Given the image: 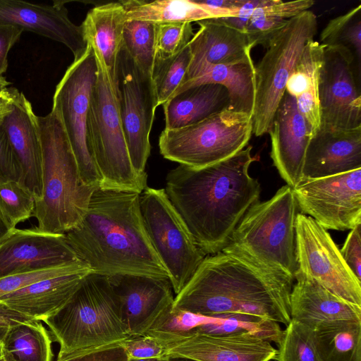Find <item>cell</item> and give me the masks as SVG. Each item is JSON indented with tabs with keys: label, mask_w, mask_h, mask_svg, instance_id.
I'll return each instance as SVG.
<instances>
[{
	"label": "cell",
	"mask_w": 361,
	"mask_h": 361,
	"mask_svg": "<svg viewBox=\"0 0 361 361\" xmlns=\"http://www.w3.org/2000/svg\"><path fill=\"white\" fill-rule=\"evenodd\" d=\"M252 146L219 163L192 169L179 164L166 177L165 192L206 255L227 245L236 226L259 201L258 180L249 173Z\"/></svg>",
	"instance_id": "6da1fadb"
},
{
	"label": "cell",
	"mask_w": 361,
	"mask_h": 361,
	"mask_svg": "<svg viewBox=\"0 0 361 361\" xmlns=\"http://www.w3.org/2000/svg\"><path fill=\"white\" fill-rule=\"evenodd\" d=\"M140 194L97 188L87 211L65 238L92 273L169 279L142 219Z\"/></svg>",
	"instance_id": "7a4b0ae2"
},
{
	"label": "cell",
	"mask_w": 361,
	"mask_h": 361,
	"mask_svg": "<svg viewBox=\"0 0 361 361\" xmlns=\"http://www.w3.org/2000/svg\"><path fill=\"white\" fill-rule=\"evenodd\" d=\"M293 285V281L221 251L205 257L175 297L173 310L213 319L247 315L287 326Z\"/></svg>",
	"instance_id": "3957f363"
},
{
	"label": "cell",
	"mask_w": 361,
	"mask_h": 361,
	"mask_svg": "<svg viewBox=\"0 0 361 361\" xmlns=\"http://www.w3.org/2000/svg\"><path fill=\"white\" fill-rule=\"evenodd\" d=\"M36 118L42 146V193L35 200L32 216L39 231L65 235L80 223L97 188L82 181L56 111Z\"/></svg>",
	"instance_id": "277c9868"
},
{
	"label": "cell",
	"mask_w": 361,
	"mask_h": 361,
	"mask_svg": "<svg viewBox=\"0 0 361 361\" xmlns=\"http://www.w3.org/2000/svg\"><path fill=\"white\" fill-rule=\"evenodd\" d=\"M298 210L293 189L282 186L271 199L247 209L222 251L294 282Z\"/></svg>",
	"instance_id": "5b68a950"
},
{
	"label": "cell",
	"mask_w": 361,
	"mask_h": 361,
	"mask_svg": "<svg viewBox=\"0 0 361 361\" xmlns=\"http://www.w3.org/2000/svg\"><path fill=\"white\" fill-rule=\"evenodd\" d=\"M43 322L59 343L57 360L128 337L121 302L109 276L92 272L68 301Z\"/></svg>",
	"instance_id": "8992f818"
},
{
	"label": "cell",
	"mask_w": 361,
	"mask_h": 361,
	"mask_svg": "<svg viewBox=\"0 0 361 361\" xmlns=\"http://www.w3.org/2000/svg\"><path fill=\"white\" fill-rule=\"evenodd\" d=\"M97 71L87 120L90 142L102 178L99 188L141 194L147 176L133 169L119 113L115 84L94 49Z\"/></svg>",
	"instance_id": "52a82bcc"
},
{
	"label": "cell",
	"mask_w": 361,
	"mask_h": 361,
	"mask_svg": "<svg viewBox=\"0 0 361 361\" xmlns=\"http://www.w3.org/2000/svg\"><path fill=\"white\" fill-rule=\"evenodd\" d=\"M252 132L251 116L226 107L190 126L164 128L159 147L165 159L198 169L237 154L247 146Z\"/></svg>",
	"instance_id": "ba28073f"
},
{
	"label": "cell",
	"mask_w": 361,
	"mask_h": 361,
	"mask_svg": "<svg viewBox=\"0 0 361 361\" xmlns=\"http://www.w3.org/2000/svg\"><path fill=\"white\" fill-rule=\"evenodd\" d=\"M317 30V16L311 11L292 18L269 41L265 54L255 66L252 133L255 136H262L270 130L288 77L306 44L314 39Z\"/></svg>",
	"instance_id": "9c48e42d"
},
{
	"label": "cell",
	"mask_w": 361,
	"mask_h": 361,
	"mask_svg": "<svg viewBox=\"0 0 361 361\" xmlns=\"http://www.w3.org/2000/svg\"><path fill=\"white\" fill-rule=\"evenodd\" d=\"M140 207L146 232L178 295L207 256L197 245L164 188L147 187Z\"/></svg>",
	"instance_id": "30bf717a"
},
{
	"label": "cell",
	"mask_w": 361,
	"mask_h": 361,
	"mask_svg": "<svg viewBox=\"0 0 361 361\" xmlns=\"http://www.w3.org/2000/svg\"><path fill=\"white\" fill-rule=\"evenodd\" d=\"M97 64L92 47L74 59L56 87L52 109L58 113L76 159L80 177L87 186L99 188L102 178L90 142L87 120Z\"/></svg>",
	"instance_id": "8fae6325"
},
{
	"label": "cell",
	"mask_w": 361,
	"mask_h": 361,
	"mask_svg": "<svg viewBox=\"0 0 361 361\" xmlns=\"http://www.w3.org/2000/svg\"><path fill=\"white\" fill-rule=\"evenodd\" d=\"M115 87L132 165L137 174L147 176L157 102L152 77L140 69L123 47L116 61Z\"/></svg>",
	"instance_id": "7c38bea8"
},
{
	"label": "cell",
	"mask_w": 361,
	"mask_h": 361,
	"mask_svg": "<svg viewBox=\"0 0 361 361\" xmlns=\"http://www.w3.org/2000/svg\"><path fill=\"white\" fill-rule=\"evenodd\" d=\"M297 271L345 300L361 306V281L345 262L329 233L312 217L295 219Z\"/></svg>",
	"instance_id": "4fadbf2b"
},
{
	"label": "cell",
	"mask_w": 361,
	"mask_h": 361,
	"mask_svg": "<svg viewBox=\"0 0 361 361\" xmlns=\"http://www.w3.org/2000/svg\"><path fill=\"white\" fill-rule=\"evenodd\" d=\"M293 192L300 213L326 230H352L361 225V169L303 180Z\"/></svg>",
	"instance_id": "5bb4252c"
},
{
	"label": "cell",
	"mask_w": 361,
	"mask_h": 361,
	"mask_svg": "<svg viewBox=\"0 0 361 361\" xmlns=\"http://www.w3.org/2000/svg\"><path fill=\"white\" fill-rule=\"evenodd\" d=\"M353 53L341 46L324 47L319 85L320 130L361 128V96L356 84Z\"/></svg>",
	"instance_id": "9a60e30c"
},
{
	"label": "cell",
	"mask_w": 361,
	"mask_h": 361,
	"mask_svg": "<svg viewBox=\"0 0 361 361\" xmlns=\"http://www.w3.org/2000/svg\"><path fill=\"white\" fill-rule=\"evenodd\" d=\"M109 278L119 298L128 337L158 329L168 319L175 298L169 279L136 275Z\"/></svg>",
	"instance_id": "2e32d148"
},
{
	"label": "cell",
	"mask_w": 361,
	"mask_h": 361,
	"mask_svg": "<svg viewBox=\"0 0 361 361\" xmlns=\"http://www.w3.org/2000/svg\"><path fill=\"white\" fill-rule=\"evenodd\" d=\"M80 260L65 235L32 228L10 230L0 239V278Z\"/></svg>",
	"instance_id": "e0dca14e"
},
{
	"label": "cell",
	"mask_w": 361,
	"mask_h": 361,
	"mask_svg": "<svg viewBox=\"0 0 361 361\" xmlns=\"http://www.w3.org/2000/svg\"><path fill=\"white\" fill-rule=\"evenodd\" d=\"M66 1L53 4H32L19 0H0V24L13 25L66 45L74 59L80 58L87 44L81 25L68 18Z\"/></svg>",
	"instance_id": "ac0fdd59"
},
{
	"label": "cell",
	"mask_w": 361,
	"mask_h": 361,
	"mask_svg": "<svg viewBox=\"0 0 361 361\" xmlns=\"http://www.w3.org/2000/svg\"><path fill=\"white\" fill-rule=\"evenodd\" d=\"M277 352L269 341L247 331L214 334L194 326L167 355L198 361H270Z\"/></svg>",
	"instance_id": "d6986e66"
},
{
	"label": "cell",
	"mask_w": 361,
	"mask_h": 361,
	"mask_svg": "<svg viewBox=\"0 0 361 361\" xmlns=\"http://www.w3.org/2000/svg\"><path fill=\"white\" fill-rule=\"evenodd\" d=\"M268 133L273 164L286 185L293 189L302 181L305 157L311 136L295 99L286 92Z\"/></svg>",
	"instance_id": "ffe728a7"
},
{
	"label": "cell",
	"mask_w": 361,
	"mask_h": 361,
	"mask_svg": "<svg viewBox=\"0 0 361 361\" xmlns=\"http://www.w3.org/2000/svg\"><path fill=\"white\" fill-rule=\"evenodd\" d=\"M361 169V128L348 130L319 129L305 154L302 180Z\"/></svg>",
	"instance_id": "44dd1931"
},
{
	"label": "cell",
	"mask_w": 361,
	"mask_h": 361,
	"mask_svg": "<svg viewBox=\"0 0 361 361\" xmlns=\"http://www.w3.org/2000/svg\"><path fill=\"white\" fill-rule=\"evenodd\" d=\"M36 117L31 103L20 92L13 111L2 123L22 171L20 183L35 200L42 193V146Z\"/></svg>",
	"instance_id": "7402d4cb"
},
{
	"label": "cell",
	"mask_w": 361,
	"mask_h": 361,
	"mask_svg": "<svg viewBox=\"0 0 361 361\" xmlns=\"http://www.w3.org/2000/svg\"><path fill=\"white\" fill-rule=\"evenodd\" d=\"M290 297L291 319L312 330L336 321H361V306L350 303L296 271Z\"/></svg>",
	"instance_id": "603a6c76"
},
{
	"label": "cell",
	"mask_w": 361,
	"mask_h": 361,
	"mask_svg": "<svg viewBox=\"0 0 361 361\" xmlns=\"http://www.w3.org/2000/svg\"><path fill=\"white\" fill-rule=\"evenodd\" d=\"M196 23L199 29L188 44L192 59L185 80L204 63H231L250 54L252 48L246 34L221 18L204 19Z\"/></svg>",
	"instance_id": "cb8c5ba5"
},
{
	"label": "cell",
	"mask_w": 361,
	"mask_h": 361,
	"mask_svg": "<svg viewBox=\"0 0 361 361\" xmlns=\"http://www.w3.org/2000/svg\"><path fill=\"white\" fill-rule=\"evenodd\" d=\"M255 66L251 54L231 63H204L190 78L177 89L171 97L195 86L218 84L227 90L228 108L252 117L256 90Z\"/></svg>",
	"instance_id": "d4e9b609"
},
{
	"label": "cell",
	"mask_w": 361,
	"mask_h": 361,
	"mask_svg": "<svg viewBox=\"0 0 361 361\" xmlns=\"http://www.w3.org/2000/svg\"><path fill=\"white\" fill-rule=\"evenodd\" d=\"M92 272L88 269L44 279L6 294L0 301L34 320L44 321L68 301Z\"/></svg>",
	"instance_id": "484cf974"
},
{
	"label": "cell",
	"mask_w": 361,
	"mask_h": 361,
	"mask_svg": "<svg viewBox=\"0 0 361 361\" xmlns=\"http://www.w3.org/2000/svg\"><path fill=\"white\" fill-rule=\"evenodd\" d=\"M324 46L311 40L304 47L286 85V92L295 99L305 119L311 137L320 126L319 85Z\"/></svg>",
	"instance_id": "4316f807"
},
{
	"label": "cell",
	"mask_w": 361,
	"mask_h": 361,
	"mask_svg": "<svg viewBox=\"0 0 361 361\" xmlns=\"http://www.w3.org/2000/svg\"><path fill=\"white\" fill-rule=\"evenodd\" d=\"M127 17L120 2L95 6L80 25L87 44L102 58L115 84L118 55L123 47V28Z\"/></svg>",
	"instance_id": "83f0119b"
},
{
	"label": "cell",
	"mask_w": 361,
	"mask_h": 361,
	"mask_svg": "<svg viewBox=\"0 0 361 361\" xmlns=\"http://www.w3.org/2000/svg\"><path fill=\"white\" fill-rule=\"evenodd\" d=\"M228 106V94L218 84L185 90L163 104L165 129H177L200 121Z\"/></svg>",
	"instance_id": "f1b7e54d"
},
{
	"label": "cell",
	"mask_w": 361,
	"mask_h": 361,
	"mask_svg": "<svg viewBox=\"0 0 361 361\" xmlns=\"http://www.w3.org/2000/svg\"><path fill=\"white\" fill-rule=\"evenodd\" d=\"M127 20H140L154 23H197L200 20L226 17L196 0H157L152 2L139 0L120 1Z\"/></svg>",
	"instance_id": "f546056e"
},
{
	"label": "cell",
	"mask_w": 361,
	"mask_h": 361,
	"mask_svg": "<svg viewBox=\"0 0 361 361\" xmlns=\"http://www.w3.org/2000/svg\"><path fill=\"white\" fill-rule=\"evenodd\" d=\"M51 338L39 321L9 326L1 342L4 361H52Z\"/></svg>",
	"instance_id": "4dcf8cb0"
},
{
	"label": "cell",
	"mask_w": 361,
	"mask_h": 361,
	"mask_svg": "<svg viewBox=\"0 0 361 361\" xmlns=\"http://www.w3.org/2000/svg\"><path fill=\"white\" fill-rule=\"evenodd\" d=\"M314 1L296 0H262L254 11L247 24L245 34L251 48L257 45L267 47L269 41L292 18L309 10Z\"/></svg>",
	"instance_id": "1f68e13d"
},
{
	"label": "cell",
	"mask_w": 361,
	"mask_h": 361,
	"mask_svg": "<svg viewBox=\"0 0 361 361\" xmlns=\"http://www.w3.org/2000/svg\"><path fill=\"white\" fill-rule=\"evenodd\" d=\"M322 361H361V321H336L314 330Z\"/></svg>",
	"instance_id": "d6a6232c"
},
{
	"label": "cell",
	"mask_w": 361,
	"mask_h": 361,
	"mask_svg": "<svg viewBox=\"0 0 361 361\" xmlns=\"http://www.w3.org/2000/svg\"><path fill=\"white\" fill-rule=\"evenodd\" d=\"M191 59L188 44L171 57L155 59L152 81L157 106L165 104L185 81Z\"/></svg>",
	"instance_id": "836d02e7"
},
{
	"label": "cell",
	"mask_w": 361,
	"mask_h": 361,
	"mask_svg": "<svg viewBox=\"0 0 361 361\" xmlns=\"http://www.w3.org/2000/svg\"><path fill=\"white\" fill-rule=\"evenodd\" d=\"M123 47L140 69L152 77L155 60V23L128 20L123 28Z\"/></svg>",
	"instance_id": "e575fe53"
},
{
	"label": "cell",
	"mask_w": 361,
	"mask_h": 361,
	"mask_svg": "<svg viewBox=\"0 0 361 361\" xmlns=\"http://www.w3.org/2000/svg\"><path fill=\"white\" fill-rule=\"evenodd\" d=\"M324 47L341 46L349 49L357 58L361 57V5L330 20L319 36Z\"/></svg>",
	"instance_id": "d590c367"
},
{
	"label": "cell",
	"mask_w": 361,
	"mask_h": 361,
	"mask_svg": "<svg viewBox=\"0 0 361 361\" xmlns=\"http://www.w3.org/2000/svg\"><path fill=\"white\" fill-rule=\"evenodd\" d=\"M277 350V361H322L318 353L314 331L291 319L283 331Z\"/></svg>",
	"instance_id": "8d00e7d4"
},
{
	"label": "cell",
	"mask_w": 361,
	"mask_h": 361,
	"mask_svg": "<svg viewBox=\"0 0 361 361\" xmlns=\"http://www.w3.org/2000/svg\"><path fill=\"white\" fill-rule=\"evenodd\" d=\"M35 204L33 195L20 182L0 184V214L11 229L32 216Z\"/></svg>",
	"instance_id": "74e56055"
},
{
	"label": "cell",
	"mask_w": 361,
	"mask_h": 361,
	"mask_svg": "<svg viewBox=\"0 0 361 361\" xmlns=\"http://www.w3.org/2000/svg\"><path fill=\"white\" fill-rule=\"evenodd\" d=\"M194 35L191 23L155 24V59L171 57L186 47Z\"/></svg>",
	"instance_id": "f35d334b"
},
{
	"label": "cell",
	"mask_w": 361,
	"mask_h": 361,
	"mask_svg": "<svg viewBox=\"0 0 361 361\" xmlns=\"http://www.w3.org/2000/svg\"><path fill=\"white\" fill-rule=\"evenodd\" d=\"M88 269L91 270L85 262L78 261L48 269L4 276L0 278V298L44 279Z\"/></svg>",
	"instance_id": "ab89813d"
},
{
	"label": "cell",
	"mask_w": 361,
	"mask_h": 361,
	"mask_svg": "<svg viewBox=\"0 0 361 361\" xmlns=\"http://www.w3.org/2000/svg\"><path fill=\"white\" fill-rule=\"evenodd\" d=\"M128 357L153 358L168 356L169 345L159 337L146 334L140 336H129L121 341Z\"/></svg>",
	"instance_id": "60d3db41"
},
{
	"label": "cell",
	"mask_w": 361,
	"mask_h": 361,
	"mask_svg": "<svg viewBox=\"0 0 361 361\" xmlns=\"http://www.w3.org/2000/svg\"><path fill=\"white\" fill-rule=\"evenodd\" d=\"M22 171L9 144L6 133L0 125V184L16 180L20 183Z\"/></svg>",
	"instance_id": "b9f144b4"
},
{
	"label": "cell",
	"mask_w": 361,
	"mask_h": 361,
	"mask_svg": "<svg viewBox=\"0 0 361 361\" xmlns=\"http://www.w3.org/2000/svg\"><path fill=\"white\" fill-rule=\"evenodd\" d=\"M128 358L118 343L77 353L56 361H127Z\"/></svg>",
	"instance_id": "7bdbcfd3"
},
{
	"label": "cell",
	"mask_w": 361,
	"mask_h": 361,
	"mask_svg": "<svg viewBox=\"0 0 361 361\" xmlns=\"http://www.w3.org/2000/svg\"><path fill=\"white\" fill-rule=\"evenodd\" d=\"M340 252L353 274L361 281V225L350 230Z\"/></svg>",
	"instance_id": "ee69618b"
},
{
	"label": "cell",
	"mask_w": 361,
	"mask_h": 361,
	"mask_svg": "<svg viewBox=\"0 0 361 361\" xmlns=\"http://www.w3.org/2000/svg\"><path fill=\"white\" fill-rule=\"evenodd\" d=\"M23 30L20 27L8 24H0V77L8 68V54L16 43Z\"/></svg>",
	"instance_id": "f6af8a7d"
},
{
	"label": "cell",
	"mask_w": 361,
	"mask_h": 361,
	"mask_svg": "<svg viewBox=\"0 0 361 361\" xmlns=\"http://www.w3.org/2000/svg\"><path fill=\"white\" fill-rule=\"evenodd\" d=\"M261 2L262 0H245L243 4L236 9L234 16L221 18L233 28L245 33L254 11Z\"/></svg>",
	"instance_id": "bcb514c9"
},
{
	"label": "cell",
	"mask_w": 361,
	"mask_h": 361,
	"mask_svg": "<svg viewBox=\"0 0 361 361\" xmlns=\"http://www.w3.org/2000/svg\"><path fill=\"white\" fill-rule=\"evenodd\" d=\"M20 93L15 87H5L0 90V125L13 111Z\"/></svg>",
	"instance_id": "7dc6e473"
},
{
	"label": "cell",
	"mask_w": 361,
	"mask_h": 361,
	"mask_svg": "<svg viewBox=\"0 0 361 361\" xmlns=\"http://www.w3.org/2000/svg\"><path fill=\"white\" fill-rule=\"evenodd\" d=\"M32 320L34 319L11 309L0 301V326L9 327L19 322Z\"/></svg>",
	"instance_id": "c3c4849f"
},
{
	"label": "cell",
	"mask_w": 361,
	"mask_h": 361,
	"mask_svg": "<svg viewBox=\"0 0 361 361\" xmlns=\"http://www.w3.org/2000/svg\"><path fill=\"white\" fill-rule=\"evenodd\" d=\"M11 230L0 214V239Z\"/></svg>",
	"instance_id": "681fc988"
},
{
	"label": "cell",
	"mask_w": 361,
	"mask_h": 361,
	"mask_svg": "<svg viewBox=\"0 0 361 361\" xmlns=\"http://www.w3.org/2000/svg\"><path fill=\"white\" fill-rule=\"evenodd\" d=\"M127 361H169V356H163V357H153V358H144V359L129 357Z\"/></svg>",
	"instance_id": "f907efd6"
},
{
	"label": "cell",
	"mask_w": 361,
	"mask_h": 361,
	"mask_svg": "<svg viewBox=\"0 0 361 361\" xmlns=\"http://www.w3.org/2000/svg\"><path fill=\"white\" fill-rule=\"evenodd\" d=\"M169 361H198V360L185 357L169 356Z\"/></svg>",
	"instance_id": "816d5d0a"
},
{
	"label": "cell",
	"mask_w": 361,
	"mask_h": 361,
	"mask_svg": "<svg viewBox=\"0 0 361 361\" xmlns=\"http://www.w3.org/2000/svg\"><path fill=\"white\" fill-rule=\"evenodd\" d=\"M9 85H11V82L7 81L4 76L0 77V90L7 87Z\"/></svg>",
	"instance_id": "f5cc1de1"
},
{
	"label": "cell",
	"mask_w": 361,
	"mask_h": 361,
	"mask_svg": "<svg viewBox=\"0 0 361 361\" xmlns=\"http://www.w3.org/2000/svg\"><path fill=\"white\" fill-rule=\"evenodd\" d=\"M8 329V327L0 326V343L2 341V339L4 338Z\"/></svg>",
	"instance_id": "db71d44e"
},
{
	"label": "cell",
	"mask_w": 361,
	"mask_h": 361,
	"mask_svg": "<svg viewBox=\"0 0 361 361\" xmlns=\"http://www.w3.org/2000/svg\"><path fill=\"white\" fill-rule=\"evenodd\" d=\"M0 361H4L0 353Z\"/></svg>",
	"instance_id": "11a10c76"
},
{
	"label": "cell",
	"mask_w": 361,
	"mask_h": 361,
	"mask_svg": "<svg viewBox=\"0 0 361 361\" xmlns=\"http://www.w3.org/2000/svg\"><path fill=\"white\" fill-rule=\"evenodd\" d=\"M0 353H1V344H0Z\"/></svg>",
	"instance_id": "9f6ffc18"
}]
</instances>
